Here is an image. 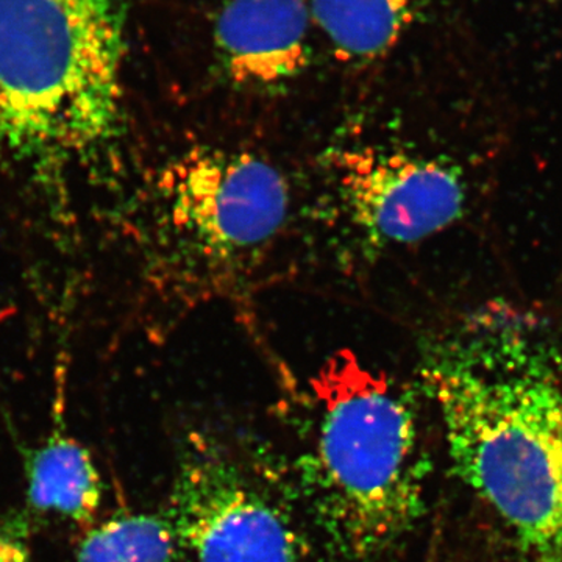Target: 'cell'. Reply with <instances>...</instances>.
Returning a JSON list of instances; mask_svg holds the SVG:
<instances>
[{
  "mask_svg": "<svg viewBox=\"0 0 562 562\" xmlns=\"http://www.w3.org/2000/svg\"><path fill=\"white\" fill-rule=\"evenodd\" d=\"M454 472L531 562H562V353L549 325L495 302L425 358Z\"/></svg>",
  "mask_w": 562,
  "mask_h": 562,
  "instance_id": "cell-1",
  "label": "cell"
},
{
  "mask_svg": "<svg viewBox=\"0 0 562 562\" xmlns=\"http://www.w3.org/2000/svg\"><path fill=\"white\" fill-rule=\"evenodd\" d=\"M128 0H0V149L41 188L120 138Z\"/></svg>",
  "mask_w": 562,
  "mask_h": 562,
  "instance_id": "cell-2",
  "label": "cell"
},
{
  "mask_svg": "<svg viewBox=\"0 0 562 562\" xmlns=\"http://www.w3.org/2000/svg\"><path fill=\"white\" fill-rule=\"evenodd\" d=\"M310 392L301 465L314 517L342 557L372 560L424 513L427 461L416 406L350 350L322 362Z\"/></svg>",
  "mask_w": 562,
  "mask_h": 562,
  "instance_id": "cell-3",
  "label": "cell"
},
{
  "mask_svg": "<svg viewBox=\"0 0 562 562\" xmlns=\"http://www.w3.org/2000/svg\"><path fill=\"white\" fill-rule=\"evenodd\" d=\"M290 203L283 173L260 155L191 147L168 162L158 179V241L169 268L188 288L224 290L271 249Z\"/></svg>",
  "mask_w": 562,
  "mask_h": 562,
  "instance_id": "cell-4",
  "label": "cell"
},
{
  "mask_svg": "<svg viewBox=\"0 0 562 562\" xmlns=\"http://www.w3.org/2000/svg\"><path fill=\"white\" fill-rule=\"evenodd\" d=\"M166 517L194 562H310L290 516L203 435L181 450Z\"/></svg>",
  "mask_w": 562,
  "mask_h": 562,
  "instance_id": "cell-5",
  "label": "cell"
},
{
  "mask_svg": "<svg viewBox=\"0 0 562 562\" xmlns=\"http://www.w3.org/2000/svg\"><path fill=\"white\" fill-rule=\"evenodd\" d=\"M344 217L373 247L425 241L461 220V171L438 157L360 147L333 158Z\"/></svg>",
  "mask_w": 562,
  "mask_h": 562,
  "instance_id": "cell-6",
  "label": "cell"
},
{
  "mask_svg": "<svg viewBox=\"0 0 562 562\" xmlns=\"http://www.w3.org/2000/svg\"><path fill=\"white\" fill-rule=\"evenodd\" d=\"M312 22L306 0H224L214 20L217 60L239 88H286L308 68Z\"/></svg>",
  "mask_w": 562,
  "mask_h": 562,
  "instance_id": "cell-7",
  "label": "cell"
},
{
  "mask_svg": "<svg viewBox=\"0 0 562 562\" xmlns=\"http://www.w3.org/2000/svg\"><path fill=\"white\" fill-rule=\"evenodd\" d=\"M27 506L76 524H91L102 502L101 475L91 453L57 428L36 449L25 452Z\"/></svg>",
  "mask_w": 562,
  "mask_h": 562,
  "instance_id": "cell-8",
  "label": "cell"
},
{
  "mask_svg": "<svg viewBox=\"0 0 562 562\" xmlns=\"http://www.w3.org/2000/svg\"><path fill=\"white\" fill-rule=\"evenodd\" d=\"M427 0H310L312 20L336 57L368 65L386 57L424 11Z\"/></svg>",
  "mask_w": 562,
  "mask_h": 562,
  "instance_id": "cell-9",
  "label": "cell"
},
{
  "mask_svg": "<svg viewBox=\"0 0 562 562\" xmlns=\"http://www.w3.org/2000/svg\"><path fill=\"white\" fill-rule=\"evenodd\" d=\"M177 549L168 517L120 513L87 531L77 562H173Z\"/></svg>",
  "mask_w": 562,
  "mask_h": 562,
  "instance_id": "cell-10",
  "label": "cell"
},
{
  "mask_svg": "<svg viewBox=\"0 0 562 562\" xmlns=\"http://www.w3.org/2000/svg\"><path fill=\"white\" fill-rule=\"evenodd\" d=\"M0 562H32L27 547L13 531L0 530Z\"/></svg>",
  "mask_w": 562,
  "mask_h": 562,
  "instance_id": "cell-11",
  "label": "cell"
}]
</instances>
